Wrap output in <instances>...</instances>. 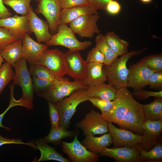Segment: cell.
Here are the masks:
<instances>
[{"label": "cell", "instance_id": "6da1fadb", "mask_svg": "<svg viewBox=\"0 0 162 162\" xmlns=\"http://www.w3.org/2000/svg\"><path fill=\"white\" fill-rule=\"evenodd\" d=\"M114 103L108 111L101 114L107 122L116 123L120 128L142 135L145 122L142 104L136 101L127 87L117 90Z\"/></svg>", "mask_w": 162, "mask_h": 162}, {"label": "cell", "instance_id": "7a4b0ae2", "mask_svg": "<svg viewBox=\"0 0 162 162\" xmlns=\"http://www.w3.org/2000/svg\"><path fill=\"white\" fill-rule=\"evenodd\" d=\"M145 48L138 51L133 50L117 58L109 65H104L103 69L106 76L107 81L118 90L122 87H127L129 72L127 63L133 56L140 55L145 50Z\"/></svg>", "mask_w": 162, "mask_h": 162}, {"label": "cell", "instance_id": "3957f363", "mask_svg": "<svg viewBox=\"0 0 162 162\" xmlns=\"http://www.w3.org/2000/svg\"><path fill=\"white\" fill-rule=\"evenodd\" d=\"M88 98L86 90L80 89L74 91L61 100L54 103L58 112L60 126L67 129L77 106L88 100Z\"/></svg>", "mask_w": 162, "mask_h": 162}, {"label": "cell", "instance_id": "277c9868", "mask_svg": "<svg viewBox=\"0 0 162 162\" xmlns=\"http://www.w3.org/2000/svg\"><path fill=\"white\" fill-rule=\"evenodd\" d=\"M88 86L83 80H74L70 81L66 77L64 80L54 82L49 89L44 92L37 93L38 95L48 102L53 103L59 102L69 96L74 91L80 89L86 90Z\"/></svg>", "mask_w": 162, "mask_h": 162}, {"label": "cell", "instance_id": "5b68a950", "mask_svg": "<svg viewBox=\"0 0 162 162\" xmlns=\"http://www.w3.org/2000/svg\"><path fill=\"white\" fill-rule=\"evenodd\" d=\"M45 44L48 46H61L70 50L78 51L85 50L92 44L90 41H79L71 28L64 24L59 25L57 33L52 35L50 40Z\"/></svg>", "mask_w": 162, "mask_h": 162}, {"label": "cell", "instance_id": "8992f818", "mask_svg": "<svg viewBox=\"0 0 162 162\" xmlns=\"http://www.w3.org/2000/svg\"><path fill=\"white\" fill-rule=\"evenodd\" d=\"M15 75L13 79V83L20 86L22 89L21 98L33 103L34 89L32 78L27 65L26 60L22 57L15 63Z\"/></svg>", "mask_w": 162, "mask_h": 162}, {"label": "cell", "instance_id": "52a82bcc", "mask_svg": "<svg viewBox=\"0 0 162 162\" xmlns=\"http://www.w3.org/2000/svg\"><path fill=\"white\" fill-rule=\"evenodd\" d=\"M38 2L35 12L43 15L47 22L50 33H57L60 25L62 8L57 0H36Z\"/></svg>", "mask_w": 162, "mask_h": 162}, {"label": "cell", "instance_id": "ba28073f", "mask_svg": "<svg viewBox=\"0 0 162 162\" xmlns=\"http://www.w3.org/2000/svg\"><path fill=\"white\" fill-rule=\"evenodd\" d=\"M62 150L73 162H97L99 155L88 150L78 140L77 135L71 142H61Z\"/></svg>", "mask_w": 162, "mask_h": 162}, {"label": "cell", "instance_id": "9c48e42d", "mask_svg": "<svg viewBox=\"0 0 162 162\" xmlns=\"http://www.w3.org/2000/svg\"><path fill=\"white\" fill-rule=\"evenodd\" d=\"M76 126L80 129L86 136L109 132L108 122L101 118L99 112L93 110L87 113L84 118L76 124Z\"/></svg>", "mask_w": 162, "mask_h": 162}, {"label": "cell", "instance_id": "30bf717a", "mask_svg": "<svg viewBox=\"0 0 162 162\" xmlns=\"http://www.w3.org/2000/svg\"><path fill=\"white\" fill-rule=\"evenodd\" d=\"M35 64L46 67L58 77L62 78L66 74L64 63V53L58 49H47Z\"/></svg>", "mask_w": 162, "mask_h": 162}, {"label": "cell", "instance_id": "8fae6325", "mask_svg": "<svg viewBox=\"0 0 162 162\" xmlns=\"http://www.w3.org/2000/svg\"><path fill=\"white\" fill-rule=\"evenodd\" d=\"M100 17L98 13L83 15L69 23V27L81 38H92L100 32L97 22Z\"/></svg>", "mask_w": 162, "mask_h": 162}, {"label": "cell", "instance_id": "7c38bea8", "mask_svg": "<svg viewBox=\"0 0 162 162\" xmlns=\"http://www.w3.org/2000/svg\"><path fill=\"white\" fill-rule=\"evenodd\" d=\"M66 74L74 80H84L87 72V64L78 51L69 50L64 53Z\"/></svg>", "mask_w": 162, "mask_h": 162}, {"label": "cell", "instance_id": "4fadbf2b", "mask_svg": "<svg viewBox=\"0 0 162 162\" xmlns=\"http://www.w3.org/2000/svg\"><path fill=\"white\" fill-rule=\"evenodd\" d=\"M127 80V87L134 90L142 89L147 86L148 79L154 72L144 62L140 60L130 66Z\"/></svg>", "mask_w": 162, "mask_h": 162}, {"label": "cell", "instance_id": "5bb4252c", "mask_svg": "<svg viewBox=\"0 0 162 162\" xmlns=\"http://www.w3.org/2000/svg\"><path fill=\"white\" fill-rule=\"evenodd\" d=\"M108 128L114 147H135L141 142L142 135L134 134L129 130L117 128L112 122H108Z\"/></svg>", "mask_w": 162, "mask_h": 162}, {"label": "cell", "instance_id": "9a60e30c", "mask_svg": "<svg viewBox=\"0 0 162 162\" xmlns=\"http://www.w3.org/2000/svg\"><path fill=\"white\" fill-rule=\"evenodd\" d=\"M143 128V133L140 144L144 149L149 150L157 144L161 143L162 120L146 121Z\"/></svg>", "mask_w": 162, "mask_h": 162}, {"label": "cell", "instance_id": "2e32d148", "mask_svg": "<svg viewBox=\"0 0 162 162\" xmlns=\"http://www.w3.org/2000/svg\"><path fill=\"white\" fill-rule=\"evenodd\" d=\"M0 27L8 29L10 33L19 39L22 40L26 34L31 32L29 28V19L28 15L0 19Z\"/></svg>", "mask_w": 162, "mask_h": 162}, {"label": "cell", "instance_id": "e0dca14e", "mask_svg": "<svg viewBox=\"0 0 162 162\" xmlns=\"http://www.w3.org/2000/svg\"><path fill=\"white\" fill-rule=\"evenodd\" d=\"M28 16L29 19V28L30 31L34 34L37 42L46 43L48 42L52 35L50 32L47 21L40 18L30 5Z\"/></svg>", "mask_w": 162, "mask_h": 162}, {"label": "cell", "instance_id": "ac0fdd59", "mask_svg": "<svg viewBox=\"0 0 162 162\" xmlns=\"http://www.w3.org/2000/svg\"><path fill=\"white\" fill-rule=\"evenodd\" d=\"M98 155L111 158L117 162H140L139 154L135 147H106Z\"/></svg>", "mask_w": 162, "mask_h": 162}, {"label": "cell", "instance_id": "d6986e66", "mask_svg": "<svg viewBox=\"0 0 162 162\" xmlns=\"http://www.w3.org/2000/svg\"><path fill=\"white\" fill-rule=\"evenodd\" d=\"M22 57L29 65L35 64L43 52L48 48L46 45L36 42L26 34L22 40Z\"/></svg>", "mask_w": 162, "mask_h": 162}, {"label": "cell", "instance_id": "ffe728a7", "mask_svg": "<svg viewBox=\"0 0 162 162\" xmlns=\"http://www.w3.org/2000/svg\"><path fill=\"white\" fill-rule=\"evenodd\" d=\"M97 10L91 4L62 9L60 14V24L68 25L81 16L98 13Z\"/></svg>", "mask_w": 162, "mask_h": 162}, {"label": "cell", "instance_id": "44dd1931", "mask_svg": "<svg viewBox=\"0 0 162 162\" xmlns=\"http://www.w3.org/2000/svg\"><path fill=\"white\" fill-rule=\"evenodd\" d=\"M82 144L89 152L99 154L106 147L112 143V137L109 133L99 137L89 135L86 136Z\"/></svg>", "mask_w": 162, "mask_h": 162}, {"label": "cell", "instance_id": "7402d4cb", "mask_svg": "<svg viewBox=\"0 0 162 162\" xmlns=\"http://www.w3.org/2000/svg\"><path fill=\"white\" fill-rule=\"evenodd\" d=\"M35 143V149L39 150L41 153L40 158L36 162L50 160L61 162H70L69 160L56 151L55 148L49 146L43 138L36 140Z\"/></svg>", "mask_w": 162, "mask_h": 162}, {"label": "cell", "instance_id": "603a6c76", "mask_svg": "<svg viewBox=\"0 0 162 162\" xmlns=\"http://www.w3.org/2000/svg\"><path fill=\"white\" fill-rule=\"evenodd\" d=\"M87 64V75L83 81L88 86L104 83L107 81L103 69L104 64L96 62Z\"/></svg>", "mask_w": 162, "mask_h": 162}, {"label": "cell", "instance_id": "cb8c5ba5", "mask_svg": "<svg viewBox=\"0 0 162 162\" xmlns=\"http://www.w3.org/2000/svg\"><path fill=\"white\" fill-rule=\"evenodd\" d=\"M86 91L88 98L96 97L113 100L116 96L117 89L112 84L104 82L88 86Z\"/></svg>", "mask_w": 162, "mask_h": 162}, {"label": "cell", "instance_id": "d4e9b609", "mask_svg": "<svg viewBox=\"0 0 162 162\" xmlns=\"http://www.w3.org/2000/svg\"><path fill=\"white\" fill-rule=\"evenodd\" d=\"M22 40L18 39L7 46L0 51L3 58L14 67L15 63L22 57Z\"/></svg>", "mask_w": 162, "mask_h": 162}, {"label": "cell", "instance_id": "484cf974", "mask_svg": "<svg viewBox=\"0 0 162 162\" xmlns=\"http://www.w3.org/2000/svg\"><path fill=\"white\" fill-rule=\"evenodd\" d=\"M135 147L139 154L140 162H162V143L157 144L151 149L146 150L141 146L140 143L137 144Z\"/></svg>", "mask_w": 162, "mask_h": 162}, {"label": "cell", "instance_id": "4316f807", "mask_svg": "<svg viewBox=\"0 0 162 162\" xmlns=\"http://www.w3.org/2000/svg\"><path fill=\"white\" fill-rule=\"evenodd\" d=\"M146 121L162 120V98H156L152 102L142 104Z\"/></svg>", "mask_w": 162, "mask_h": 162}, {"label": "cell", "instance_id": "83f0119b", "mask_svg": "<svg viewBox=\"0 0 162 162\" xmlns=\"http://www.w3.org/2000/svg\"><path fill=\"white\" fill-rule=\"evenodd\" d=\"M104 36L111 49L118 56L128 52L129 43L120 38L114 31L108 32Z\"/></svg>", "mask_w": 162, "mask_h": 162}, {"label": "cell", "instance_id": "f1b7e54d", "mask_svg": "<svg viewBox=\"0 0 162 162\" xmlns=\"http://www.w3.org/2000/svg\"><path fill=\"white\" fill-rule=\"evenodd\" d=\"M95 46L104 55L105 60L104 65H109L116 59L118 56L112 51L104 35L99 34L95 38Z\"/></svg>", "mask_w": 162, "mask_h": 162}, {"label": "cell", "instance_id": "f546056e", "mask_svg": "<svg viewBox=\"0 0 162 162\" xmlns=\"http://www.w3.org/2000/svg\"><path fill=\"white\" fill-rule=\"evenodd\" d=\"M29 71L32 77L48 80L55 82L63 80L66 78L58 77L46 67L38 64L30 65Z\"/></svg>", "mask_w": 162, "mask_h": 162}, {"label": "cell", "instance_id": "4dcf8cb0", "mask_svg": "<svg viewBox=\"0 0 162 162\" xmlns=\"http://www.w3.org/2000/svg\"><path fill=\"white\" fill-rule=\"evenodd\" d=\"M74 134L73 131L68 130L59 126L56 128H51L49 134L43 138L48 143L57 144L63 138L72 137Z\"/></svg>", "mask_w": 162, "mask_h": 162}, {"label": "cell", "instance_id": "1f68e13d", "mask_svg": "<svg viewBox=\"0 0 162 162\" xmlns=\"http://www.w3.org/2000/svg\"><path fill=\"white\" fill-rule=\"evenodd\" d=\"M32 0H3L4 4L11 8L17 14L27 15Z\"/></svg>", "mask_w": 162, "mask_h": 162}, {"label": "cell", "instance_id": "d6a6232c", "mask_svg": "<svg viewBox=\"0 0 162 162\" xmlns=\"http://www.w3.org/2000/svg\"><path fill=\"white\" fill-rule=\"evenodd\" d=\"M11 65L7 62L0 68V96L7 85L13 80L15 75Z\"/></svg>", "mask_w": 162, "mask_h": 162}, {"label": "cell", "instance_id": "836d02e7", "mask_svg": "<svg viewBox=\"0 0 162 162\" xmlns=\"http://www.w3.org/2000/svg\"><path fill=\"white\" fill-rule=\"evenodd\" d=\"M140 60L154 72H162V53L148 55Z\"/></svg>", "mask_w": 162, "mask_h": 162}, {"label": "cell", "instance_id": "e575fe53", "mask_svg": "<svg viewBox=\"0 0 162 162\" xmlns=\"http://www.w3.org/2000/svg\"><path fill=\"white\" fill-rule=\"evenodd\" d=\"M88 100L90 101L93 106L98 108L104 113L109 110L113 106L114 101L98 97L89 98Z\"/></svg>", "mask_w": 162, "mask_h": 162}, {"label": "cell", "instance_id": "d590c367", "mask_svg": "<svg viewBox=\"0 0 162 162\" xmlns=\"http://www.w3.org/2000/svg\"><path fill=\"white\" fill-rule=\"evenodd\" d=\"M34 91L37 93L41 92L49 89L54 84L52 81L35 77L32 78Z\"/></svg>", "mask_w": 162, "mask_h": 162}, {"label": "cell", "instance_id": "8d00e7d4", "mask_svg": "<svg viewBox=\"0 0 162 162\" xmlns=\"http://www.w3.org/2000/svg\"><path fill=\"white\" fill-rule=\"evenodd\" d=\"M19 39L13 35L6 28L0 27V51Z\"/></svg>", "mask_w": 162, "mask_h": 162}, {"label": "cell", "instance_id": "74e56055", "mask_svg": "<svg viewBox=\"0 0 162 162\" xmlns=\"http://www.w3.org/2000/svg\"><path fill=\"white\" fill-rule=\"evenodd\" d=\"M131 94L134 98L141 100L148 99L150 97L162 98V90L158 92H154L141 89L134 90Z\"/></svg>", "mask_w": 162, "mask_h": 162}, {"label": "cell", "instance_id": "f35d334b", "mask_svg": "<svg viewBox=\"0 0 162 162\" xmlns=\"http://www.w3.org/2000/svg\"><path fill=\"white\" fill-rule=\"evenodd\" d=\"M105 57L96 46L93 48L88 53L86 62L87 63L96 62L104 64Z\"/></svg>", "mask_w": 162, "mask_h": 162}, {"label": "cell", "instance_id": "ab89813d", "mask_svg": "<svg viewBox=\"0 0 162 162\" xmlns=\"http://www.w3.org/2000/svg\"><path fill=\"white\" fill-rule=\"evenodd\" d=\"M49 114L51 128H56L60 126L59 117L58 110L54 103L48 101Z\"/></svg>", "mask_w": 162, "mask_h": 162}, {"label": "cell", "instance_id": "60d3db41", "mask_svg": "<svg viewBox=\"0 0 162 162\" xmlns=\"http://www.w3.org/2000/svg\"><path fill=\"white\" fill-rule=\"evenodd\" d=\"M147 85L151 88L162 90V72H153L148 79Z\"/></svg>", "mask_w": 162, "mask_h": 162}, {"label": "cell", "instance_id": "b9f144b4", "mask_svg": "<svg viewBox=\"0 0 162 162\" xmlns=\"http://www.w3.org/2000/svg\"><path fill=\"white\" fill-rule=\"evenodd\" d=\"M62 9L91 4L90 0H57Z\"/></svg>", "mask_w": 162, "mask_h": 162}, {"label": "cell", "instance_id": "7bdbcfd3", "mask_svg": "<svg viewBox=\"0 0 162 162\" xmlns=\"http://www.w3.org/2000/svg\"><path fill=\"white\" fill-rule=\"evenodd\" d=\"M11 144L27 145L33 148H35V145L33 142H24L20 139H9L4 137L0 134V147L5 144Z\"/></svg>", "mask_w": 162, "mask_h": 162}, {"label": "cell", "instance_id": "ee69618b", "mask_svg": "<svg viewBox=\"0 0 162 162\" xmlns=\"http://www.w3.org/2000/svg\"><path fill=\"white\" fill-rule=\"evenodd\" d=\"M121 7L119 3L115 0H111L107 4L105 10L109 14L116 15L120 11Z\"/></svg>", "mask_w": 162, "mask_h": 162}, {"label": "cell", "instance_id": "f6af8a7d", "mask_svg": "<svg viewBox=\"0 0 162 162\" xmlns=\"http://www.w3.org/2000/svg\"><path fill=\"white\" fill-rule=\"evenodd\" d=\"M111 0H90L91 5L97 10H105L108 3Z\"/></svg>", "mask_w": 162, "mask_h": 162}, {"label": "cell", "instance_id": "bcb514c9", "mask_svg": "<svg viewBox=\"0 0 162 162\" xmlns=\"http://www.w3.org/2000/svg\"><path fill=\"white\" fill-rule=\"evenodd\" d=\"M12 14L5 7L3 0H0V19H4L11 16Z\"/></svg>", "mask_w": 162, "mask_h": 162}, {"label": "cell", "instance_id": "7dc6e473", "mask_svg": "<svg viewBox=\"0 0 162 162\" xmlns=\"http://www.w3.org/2000/svg\"><path fill=\"white\" fill-rule=\"evenodd\" d=\"M9 110V109L8 108H7L3 112L0 114V128H4L8 131H10L11 130V128L3 125L2 124V121L5 115Z\"/></svg>", "mask_w": 162, "mask_h": 162}, {"label": "cell", "instance_id": "c3c4849f", "mask_svg": "<svg viewBox=\"0 0 162 162\" xmlns=\"http://www.w3.org/2000/svg\"><path fill=\"white\" fill-rule=\"evenodd\" d=\"M3 59H4L2 57L0 53V68L2 64V62L4 61Z\"/></svg>", "mask_w": 162, "mask_h": 162}, {"label": "cell", "instance_id": "681fc988", "mask_svg": "<svg viewBox=\"0 0 162 162\" xmlns=\"http://www.w3.org/2000/svg\"><path fill=\"white\" fill-rule=\"evenodd\" d=\"M140 1L143 3H148L151 2L152 0H140Z\"/></svg>", "mask_w": 162, "mask_h": 162}]
</instances>
